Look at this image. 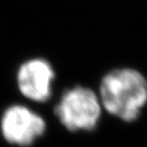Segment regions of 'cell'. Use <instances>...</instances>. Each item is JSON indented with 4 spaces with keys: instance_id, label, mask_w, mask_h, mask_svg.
I'll return each mask as SVG.
<instances>
[{
    "instance_id": "3957f363",
    "label": "cell",
    "mask_w": 147,
    "mask_h": 147,
    "mask_svg": "<svg viewBox=\"0 0 147 147\" xmlns=\"http://www.w3.org/2000/svg\"><path fill=\"white\" fill-rule=\"evenodd\" d=\"M1 133L8 143L30 146L46 130L44 119L31 108L21 104L7 107L0 122Z\"/></svg>"
},
{
    "instance_id": "7a4b0ae2",
    "label": "cell",
    "mask_w": 147,
    "mask_h": 147,
    "mask_svg": "<svg viewBox=\"0 0 147 147\" xmlns=\"http://www.w3.org/2000/svg\"><path fill=\"white\" fill-rule=\"evenodd\" d=\"M102 113L100 98L90 88L76 86L64 92L55 106V115L71 132L92 131Z\"/></svg>"
},
{
    "instance_id": "277c9868",
    "label": "cell",
    "mask_w": 147,
    "mask_h": 147,
    "mask_svg": "<svg viewBox=\"0 0 147 147\" xmlns=\"http://www.w3.org/2000/svg\"><path fill=\"white\" fill-rule=\"evenodd\" d=\"M54 71L44 58H32L18 67L16 84L26 97L35 102H45L51 97Z\"/></svg>"
},
{
    "instance_id": "6da1fadb",
    "label": "cell",
    "mask_w": 147,
    "mask_h": 147,
    "mask_svg": "<svg viewBox=\"0 0 147 147\" xmlns=\"http://www.w3.org/2000/svg\"><path fill=\"white\" fill-rule=\"evenodd\" d=\"M99 98L108 113L124 122H134L147 104V79L130 67L113 69L101 80Z\"/></svg>"
}]
</instances>
